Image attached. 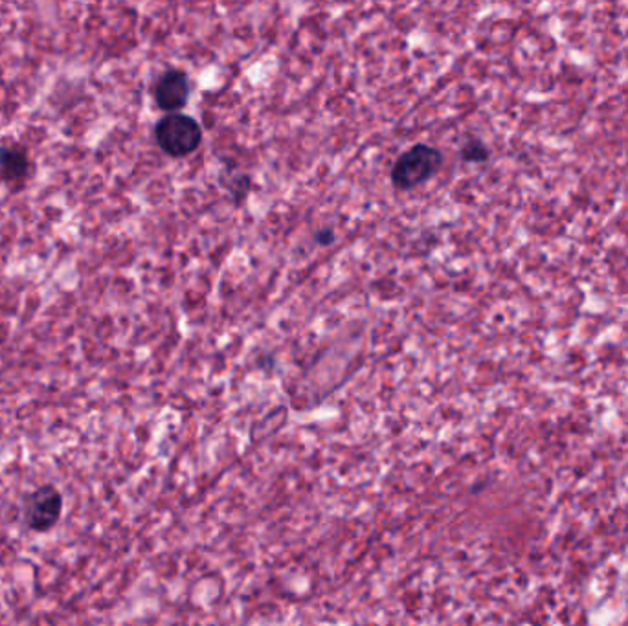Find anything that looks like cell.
<instances>
[{
  "label": "cell",
  "instance_id": "2",
  "mask_svg": "<svg viewBox=\"0 0 628 626\" xmlns=\"http://www.w3.org/2000/svg\"><path fill=\"white\" fill-rule=\"evenodd\" d=\"M155 140L166 155L184 158L199 150L202 144V129L195 118L173 112L156 122Z\"/></svg>",
  "mask_w": 628,
  "mask_h": 626
},
{
  "label": "cell",
  "instance_id": "5",
  "mask_svg": "<svg viewBox=\"0 0 628 626\" xmlns=\"http://www.w3.org/2000/svg\"><path fill=\"white\" fill-rule=\"evenodd\" d=\"M32 158L23 145H4L0 147V178L4 183L19 186L26 183L32 175Z\"/></svg>",
  "mask_w": 628,
  "mask_h": 626
},
{
  "label": "cell",
  "instance_id": "7",
  "mask_svg": "<svg viewBox=\"0 0 628 626\" xmlns=\"http://www.w3.org/2000/svg\"><path fill=\"white\" fill-rule=\"evenodd\" d=\"M315 239H317V243L320 244V246H331L337 235H334L331 228H322V230H318V232L315 233Z\"/></svg>",
  "mask_w": 628,
  "mask_h": 626
},
{
  "label": "cell",
  "instance_id": "3",
  "mask_svg": "<svg viewBox=\"0 0 628 626\" xmlns=\"http://www.w3.org/2000/svg\"><path fill=\"white\" fill-rule=\"evenodd\" d=\"M63 515V496L54 485H43L35 488L26 499L24 520L26 526L35 532L51 531L57 526Z\"/></svg>",
  "mask_w": 628,
  "mask_h": 626
},
{
  "label": "cell",
  "instance_id": "4",
  "mask_svg": "<svg viewBox=\"0 0 628 626\" xmlns=\"http://www.w3.org/2000/svg\"><path fill=\"white\" fill-rule=\"evenodd\" d=\"M188 74L178 68H169L166 73L162 74L161 78L156 79L155 87H153V98L158 109L166 111L167 114L180 111L189 100Z\"/></svg>",
  "mask_w": 628,
  "mask_h": 626
},
{
  "label": "cell",
  "instance_id": "1",
  "mask_svg": "<svg viewBox=\"0 0 628 626\" xmlns=\"http://www.w3.org/2000/svg\"><path fill=\"white\" fill-rule=\"evenodd\" d=\"M443 166V155L432 145H411L410 150L395 161L392 167V184L395 188L408 191L427 183L440 172Z\"/></svg>",
  "mask_w": 628,
  "mask_h": 626
},
{
  "label": "cell",
  "instance_id": "6",
  "mask_svg": "<svg viewBox=\"0 0 628 626\" xmlns=\"http://www.w3.org/2000/svg\"><path fill=\"white\" fill-rule=\"evenodd\" d=\"M465 162H485L489 161L491 151L487 145L480 139H467L463 142L462 151H460Z\"/></svg>",
  "mask_w": 628,
  "mask_h": 626
}]
</instances>
